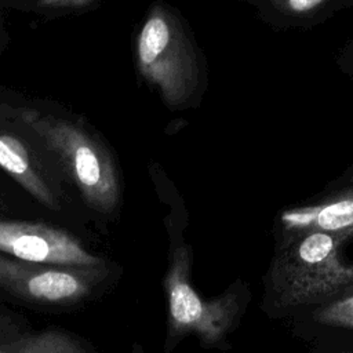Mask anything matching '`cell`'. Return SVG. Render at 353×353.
<instances>
[{
	"label": "cell",
	"mask_w": 353,
	"mask_h": 353,
	"mask_svg": "<svg viewBox=\"0 0 353 353\" xmlns=\"http://www.w3.org/2000/svg\"><path fill=\"white\" fill-rule=\"evenodd\" d=\"M334 62L336 69L353 83V37L341 44Z\"/></svg>",
	"instance_id": "11"
},
{
	"label": "cell",
	"mask_w": 353,
	"mask_h": 353,
	"mask_svg": "<svg viewBox=\"0 0 353 353\" xmlns=\"http://www.w3.org/2000/svg\"><path fill=\"white\" fill-rule=\"evenodd\" d=\"M0 353H19V352H8V350H3V349H0Z\"/></svg>",
	"instance_id": "13"
},
{
	"label": "cell",
	"mask_w": 353,
	"mask_h": 353,
	"mask_svg": "<svg viewBox=\"0 0 353 353\" xmlns=\"http://www.w3.org/2000/svg\"><path fill=\"white\" fill-rule=\"evenodd\" d=\"M0 167L40 203L57 208L55 197L32 163L26 148L7 132H0Z\"/></svg>",
	"instance_id": "8"
},
{
	"label": "cell",
	"mask_w": 353,
	"mask_h": 353,
	"mask_svg": "<svg viewBox=\"0 0 353 353\" xmlns=\"http://www.w3.org/2000/svg\"><path fill=\"white\" fill-rule=\"evenodd\" d=\"M256 17L274 30H307L353 7V0H254Z\"/></svg>",
	"instance_id": "6"
},
{
	"label": "cell",
	"mask_w": 353,
	"mask_h": 353,
	"mask_svg": "<svg viewBox=\"0 0 353 353\" xmlns=\"http://www.w3.org/2000/svg\"><path fill=\"white\" fill-rule=\"evenodd\" d=\"M137 69L170 108L183 106L205 87V65L178 14L163 3L150 7L137 37Z\"/></svg>",
	"instance_id": "1"
},
{
	"label": "cell",
	"mask_w": 353,
	"mask_h": 353,
	"mask_svg": "<svg viewBox=\"0 0 353 353\" xmlns=\"http://www.w3.org/2000/svg\"><path fill=\"white\" fill-rule=\"evenodd\" d=\"M245 1H247V3H248V4H251V3H252V1H254V0H245Z\"/></svg>",
	"instance_id": "14"
},
{
	"label": "cell",
	"mask_w": 353,
	"mask_h": 353,
	"mask_svg": "<svg viewBox=\"0 0 353 353\" xmlns=\"http://www.w3.org/2000/svg\"><path fill=\"white\" fill-rule=\"evenodd\" d=\"M0 287L37 302H73L88 292V280L79 272L0 255Z\"/></svg>",
	"instance_id": "4"
},
{
	"label": "cell",
	"mask_w": 353,
	"mask_h": 353,
	"mask_svg": "<svg viewBox=\"0 0 353 353\" xmlns=\"http://www.w3.org/2000/svg\"><path fill=\"white\" fill-rule=\"evenodd\" d=\"M0 252L34 263L77 268L102 263L74 236L47 225L19 221H0Z\"/></svg>",
	"instance_id": "3"
},
{
	"label": "cell",
	"mask_w": 353,
	"mask_h": 353,
	"mask_svg": "<svg viewBox=\"0 0 353 353\" xmlns=\"http://www.w3.org/2000/svg\"><path fill=\"white\" fill-rule=\"evenodd\" d=\"M350 176H353V172H350Z\"/></svg>",
	"instance_id": "15"
},
{
	"label": "cell",
	"mask_w": 353,
	"mask_h": 353,
	"mask_svg": "<svg viewBox=\"0 0 353 353\" xmlns=\"http://www.w3.org/2000/svg\"><path fill=\"white\" fill-rule=\"evenodd\" d=\"M95 0H40L41 4L48 7H85Z\"/></svg>",
	"instance_id": "12"
},
{
	"label": "cell",
	"mask_w": 353,
	"mask_h": 353,
	"mask_svg": "<svg viewBox=\"0 0 353 353\" xmlns=\"http://www.w3.org/2000/svg\"><path fill=\"white\" fill-rule=\"evenodd\" d=\"M19 353H85L70 338L58 332H44L23 338L17 347Z\"/></svg>",
	"instance_id": "10"
},
{
	"label": "cell",
	"mask_w": 353,
	"mask_h": 353,
	"mask_svg": "<svg viewBox=\"0 0 353 353\" xmlns=\"http://www.w3.org/2000/svg\"><path fill=\"white\" fill-rule=\"evenodd\" d=\"M281 225L290 237L310 230L336 233L353 229V190L290 210L281 215Z\"/></svg>",
	"instance_id": "7"
},
{
	"label": "cell",
	"mask_w": 353,
	"mask_h": 353,
	"mask_svg": "<svg viewBox=\"0 0 353 353\" xmlns=\"http://www.w3.org/2000/svg\"><path fill=\"white\" fill-rule=\"evenodd\" d=\"M22 120L58 156L84 200L101 212L119 199L116 168L103 145L79 124L26 109Z\"/></svg>",
	"instance_id": "2"
},
{
	"label": "cell",
	"mask_w": 353,
	"mask_h": 353,
	"mask_svg": "<svg viewBox=\"0 0 353 353\" xmlns=\"http://www.w3.org/2000/svg\"><path fill=\"white\" fill-rule=\"evenodd\" d=\"M309 307V323L317 327L342 330L353 335V283L343 285Z\"/></svg>",
	"instance_id": "9"
},
{
	"label": "cell",
	"mask_w": 353,
	"mask_h": 353,
	"mask_svg": "<svg viewBox=\"0 0 353 353\" xmlns=\"http://www.w3.org/2000/svg\"><path fill=\"white\" fill-rule=\"evenodd\" d=\"M188 258L183 250L175 252L165 279L168 307L172 325L193 330L207 339L218 338L225 330L226 307L204 302L189 283Z\"/></svg>",
	"instance_id": "5"
}]
</instances>
